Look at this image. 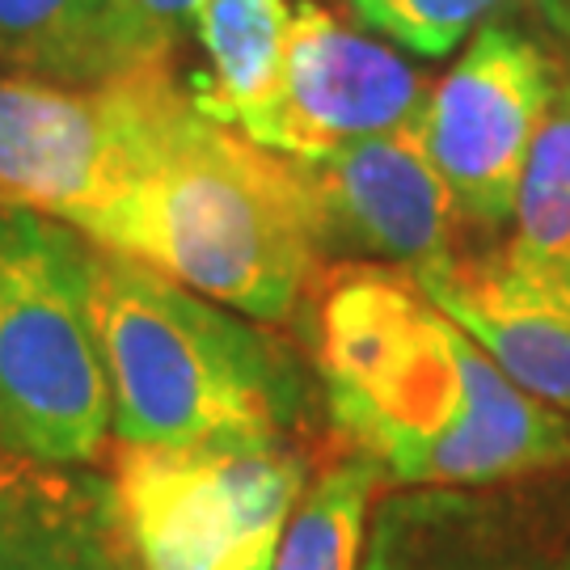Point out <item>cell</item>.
I'll return each instance as SVG.
<instances>
[{"label": "cell", "mask_w": 570, "mask_h": 570, "mask_svg": "<svg viewBox=\"0 0 570 570\" xmlns=\"http://www.w3.org/2000/svg\"><path fill=\"white\" fill-rule=\"evenodd\" d=\"M317 305V376L389 487L469 490L570 469V414L511 385L410 275L346 263Z\"/></svg>", "instance_id": "6da1fadb"}, {"label": "cell", "mask_w": 570, "mask_h": 570, "mask_svg": "<svg viewBox=\"0 0 570 570\" xmlns=\"http://www.w3.org/2000/svg\"><path fill=\"white\" fill-rule=\"evenodd\" d=\"M249 322H284L317 279L305 169L186 106L119 199L72 228Z\"/></svg>", "instance_id": "7a4b0ae2"}, {"label": "cell", "mask_w": 570, "mask_h": 570, "mask_svg": "<svg viewBox=\"0 0 570 570\" xmlns=\"http://www.w3.org/2000/svg\"><path fill=\"white\" fill-rule=\"evenodd\" d=\"M89 308L115 444H275L305 410V372L275 334L94 242Z\"/></svg>", "instance_id": "3957f363"}, {"label": "cell", "mask_w": 570, "mask_h": 570, "mask_svg": "<svg viewBox=\"0 0 570 570\" xmlns=\"http://www.w3.org/2000/svg\"><path fill=\"white\" fill-rule=\"evenodd\" d=\"M0 440L60 465H94L115 440L89 242L35 212H0Z\"/></svg>", "instance_id": "277c9868"}, {"label": "cell", "mask_w": 570, "mask_h": 570, "mask_svg": "<svg viewBox=\"0 0 570 570\" xmlns=\"http://www.w3.org/2000/svg\"><path fill=\"white\" fill-rule=\"evenodd\" d=\"M186 106L174 68L102 85L0 77V212L77 228L119 199Z\"/></svg>", "instance_id": "5b68a950"}, {"label": "cell", "mask_w": 570, "mask_h": 570, "mask_svg": "<svg viewBox=\"0 0 570 570\" xmlns=\"http://www.w3.org/2000/svg\"><path fill=\"white\" fill-rule=\"evenodd\" d=\"M110 478L140 570H271L308 487V461L284 440L115 444Z\"/></svg>", "instance_id": "8992f818"}, {"label": "cell", "mask_w": 570, "mask_h": 570, "mask_svg": "<svg viewBox=\"0 0 570 570\" xmlns=\"http://www.w3.org/2000/svg\"><path fill=\"white\" fill-rule=\"evenodd\" d=\"M562 68L524 26H487L431 89L423 131L461 225L494 237L511 225L537 131Z\"/></svg>", "instance_id": "52a82bcc"}, {"label": "cell", "mask_w": 570, "mask_h": 570, "mask_svg": "<svg viewBox=\"0 0 570 570\" xmlns=\"http://www.w3.org/2000/svg\"><path fill=\"white\" fill-rule=\"evenodd\" d=\"M431 89L402 51L351 30L317 0H301L292 4L279 85L242 136L287 161H322L423 119Z\"/></svg>", "instance_id": "ba28073f"}, {"label": "cell", "mask_w": 570, "mask_h": 570, "mask_svg": "<svg viewBox=\"0 0 570 570\" xmlns=\"http://www.w3.org/2000/svg\"><path fill=\"white\" fill-rule=\"evenodd\" d=\"M364 570H570V469L469 490L393 487Z\"/></svg>", "instance_id": "9c48e42d"}, {"label": "cell", "mask_w": 570, "mask_h": 570, "mask_svg": "<svg viewBox=\"0 0 570 570\" xmlns=\"http://www.w3.org/2000/svg\"><path fill=\"white\" fill-rule=\"evenodd\" d=\"M296 165L313 195L322 254L402 275L456 254L461 212L431 161L423 119Z\"/></svg>", "instance_id": "30bf717a"}, {"label": "cell", "mask_w": 570, "mask_h": 570, "mask_svg": "<svg viewBox=\"0 0 570 570\" xmlns=\"http://www.w3.org/2000/svg\"><path fill=\"white\" fill-rule=\"evenodd\" d=\"M511 385L570 414V292L532 275L508 249L465 254L410 275Z\"/></svg>", "instance_id": "8fae6325"}, {"label": "cell", "mask_w": 570, "mask_h": 570, "mask_svg": "<svg viewBox=\"0 0 570 570\" xmlns=\"http://www.w3.org/2000/svg\"><path fill=\"white\" fill-rule=\"evenodd\" d=\"M0 570H140L115 478L0 440Z\"/></svg>", "instance_id": "7c38bea8"}, {"label": "cell", "mask_w": 570, "mask_h": 570, "mask_svg": "<svg viewBox=\"0 0 570 570\" xmlns=\"http://www.w3.org/2000/svg\"><path fill=\"white\" fill-rule=\"evenodd\" d=\"M287 30V0H199L195 39L204 51V72L190 85L195 110L242 131L279 85Z\"/></svg>", "instance_id": "4fadbf2b"}, {"label": "cell", "mask_w": 570, "mask_h": 570, "mask_svg": "<svg viewBox=\"0 0 570 570\" xmlns=\"http://www.w3.org/2000/svg\"><path fill=\"white\" fill-rule=\"evenodd\" d=\"M389 487L376 461L346 449L308 478L271 570H364L372 508Z\"/></svg>", "instance_id": "5bb4252c"}, {"label": "cell", "mask_w": 570, "mask_h": 570, "mask_svg": "<svg viewBox=\"0 0 570 570\" xmlns=\"http://www.w3.org/2000/svg\"><path fill=\"white\" fill-rule=\"evenodd\" d=\"M503 249L532 275L570 292V63H562L553 106L532 144Z\"/></svg>", "instance_id": "9a60e30c"}, {"label": "cell", "mask_w": 570, "mask_h": 570, "mask_svg": "<svg viewBox=\"0 0 570 570\" xmlns=\"http://www.w3.org/2000/svg\"><path fill=\"white\" fill-rule=\"evenodd\" d=\"M106 0H0V63L51 85H102Z\"/></svg>", "instance_id": "2e32d148"}, {"label": "cell", "mask_w": 570, "mask_h": 570, "mask_svg": "<svg viewBox=\"0 0 570 570\" xmlns=\"http://www.w3.org/2000/svg\"><path fill=\"white\" fill-rule=\"evenodd\" d=\"M351 13L414 56L444 60L478 30L503 21L520 26V18H541L562 35L567 0H351Z\"/></svg>", "instance_id": "e0dca14e"}, {"label": "cell", "mask_w": 570, "mask_h": 570, "mask_svg": "<svg viewBox=\"0 0 570 570\" xmlns=\"http://www.w3.org/2000/svg\"><path fill=\"white\" fill-rule=\"evenodd\" d=\"M199 0H106L102 18V81L174 68V51L195 30Z\"/></svg>", "instance_id": "ac0fdd59"}, {"label": "cell", "mask_w": 570, "mask_h": 570, "mask_svg": "<svg viewBox=\"0 0 570 570\" xmlns=\"http://www.w3.org/2000/svg\"><path fill=\"white\" fill-rule=\"evenodd\" d=\"M562 35L570 39V0H567V13H562Z\"/></svg>", "instance_id": "d6986e66"}]
</instances>
